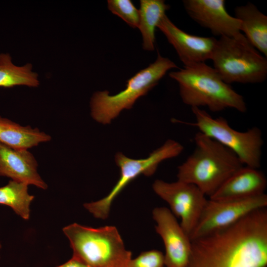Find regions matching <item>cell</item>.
Instances as JSON below:
<instances>
[{
    "label": "cell",
    "mask_w": 267,
    "mask_h": 267,
    "mask_svg": "<svg viewBox=\"0 0 267 267\" xmlns=\"http://www.w3.org/2000/svg\"><path fill=\"white\" fill-rule=\"evenodd\" d=\"M191 241L185 267H267V210Z\"/></svg>",
    "instance_id": "cell-1"
},
{
    "label": "cell",
    "mask_w": 267,
    "mask_h": 267,
    "mask_svg": "<svg viewBox=\"0 0 267 267\" xmlns=\"http://www.w3.org/2000/svg\"><path fill=\"white\" fill-rule=\"evenodd\" d=\"M194 140L193 152L178 167V180L195 185L210 197L243 165L231 150L202 133Z\"/></svg>",
    "instance_id": "cell-2"
},
{
    "label": "cell",
    "mask_w": 267,
    "mask_h": 267,
    "mask_svg": "<svg viewBox=\"0 0 267 267\" xmlns=\"http://www.w3.org/2000/svg\"><path fill=\"white\" fill-rule=\"evenodd\" d=\"M177 81L184 103L192 107H207L212 112L232 108L244 113L245 100L229 84L225 83L215 69L205 63L193 64L169 73Z\"/></svg>",
    "instance_id": "cell-3"
},
{
    "label": "cell",
    "mask_w": 267,
    "mask_h": 267,
    "mask_svg": "<svg viewBox=\"0 0 267 267\" xmlns=\"http://www.w3.org/2000/svg\"><path fill=\"white\" fill-rule=\"evenodd\" d=\"M73 256L91 267H127L132 253L115 226L92 228L73 223L63 228Z\"/></svg>",
    "instance_id": "cell-4"
},
{
    "label": "cell",
    "mask_w": 267,
    "mask_h": 267,
    "mask_svg": "<svg viewBox=\"0 0 267 267\" xmlns=\"http://www.w3.org/2000/svg\"><path fill=\"white\" fill-rule=\"evenodd\" d=\"M177 68L174 62L158 52L155 61L129 79L124 89L114 95H110L107 90L94 93L90 102L91 117L98 123H110L123 110L131 109L136 100L156 86L169 70Z\"/></svg>",
    "instance_id": "cell-5"
},
{
    "label": "cell",
    "mask_w": 267,
    "mask_h": 267,
    "mask_svg": "<svg viewBox=\"0 0 267 267\" xmlns=\"http://www.w3.org/2000/svg\"><path fill=\"white\" fill-rule=\"evenodd\" d=\"M214 68L227 84L262 83L267 76V57L249 42L220 37L211 57Z\"/></svg>",
    "instance_id": "cell-6"
},
{
    "label": "cell",
    "mask_w": 267,
    "mask_h": 267,
    "mask_svg": "<svg viewBox=\"0 0 267 267\" xmlns=\"http://www.w3.org/2000/svg\"><path fill=\"white\" fill-rule=\"evenodd\" d=\"M191 110L195 121H181V123L196 127L199 132L231 150L243 165L256 169L260 167L264 140L259 128L254 127L245 132L237 131L222 117L214 118L198 107H192Z\"/></svg>",
    "instance_id": "cell-7"
},
{
    "label": "cell",
    "mask_w": 267,
    "mask_h": 267,
    "mask_svg": "<svg viewBox=\"0 0 267 267\" xmlns=\"http://www.w3.org/2000/svg\"><path fill=\"white\" fill-rule=\"evenodd\" d=\"M183 150V147L180 143L169 139L145 158L132 159L122 153H117L115 159L120 168V175L117 183L105 197L97 201L86 203L84 207L94 217L106 219L112 202L130 182L142 174L148 177L152 176L161 162L178 156Z\"/></svg>",
    "instance_id": "cell-8"
},
{
    "label": "cell",
    "mask_w": 267,
    "mask_h": 267,
    "mask_svg": "<svg viewBox=\"0 0 267 267\" xmlns=\"http://www.w3.org/2000/svg\"><path fill=\"white\" fill-rule=\"evenodd\" d=\"M267 206V195L265 193L241 200L209 199L189 238L192 240L227 227L250 213Z\"/></svg>",
    "instance_id": "cell-9"
},
{
    "label": "cell",
    "mask_w": 267,
    "mask_h": 267,
    "mask_svg": "<svg viewBox=\"0 0 267 267\" xmlns=\"http://www.w3.org/2000/svg\"><path fill=\"white\" fill-rule=\"evenodd\" d=\"M153 189L170 206L172 213L180 218V224L189 236L207 202L206 195L195 185L178 180L167 182L156 180Z\"/></svg>",
    "instance_id": "cell-10"
},
{
    "label": "cell",
    "mask_w": 267,
    "mask_h": 267,
    "mask_svg": "<svg viewBox=\"0 0 267 267\" xmlns=\"http://www.w3.org/2000/svg\"><path fill=\"white\" fill-rule=\"evenodd\" d=\"M188 15L213 35L249 42L240 31V22L231 16L225 8L224 0H184Z\"/></svg>",
    "instance_id": "cell-11"
},
{
    "label": "cell",
    "mask_w": 267,
    "mask_h": 267,
    "mask_svg": "<svg viewBox=\"0 0 267 267\" xmlns=\"http://www.w3.org/2000/svg\"><path fill=\"white\" fill-rule=\"evenodd\" d=\"M153 218L157 233L165 246L166 267H185L190 254L191 241L170 210L165 207L153 209Z\"/></svg>",
    "instance_id": "cell-12"
},
{
    "label": "cell",
    "mask_w": 267,
    "mask_h": 267,
    "mask_svg": "<svg viewBox=\"0 0 267 267\" xmlns=\"http://www.w3.org/2000/svg\"><path fill=\"white\" fill-rule=\"evenodd\" d=\"M157 27L175 49L184 64L188 66L211 59L217 40L191 35L177 27L164 15Z\"/></svg>",
    "instance_id": "cell-13"
},
{
    "label": "cell",
    "mask_w": 267,
    "mask_h": 267,
    "mask_svg": "<svg viewBox=\"0 0 267 267\" xmlns=\"http://www.w3.org/2000/svg\"><path fill=\"white\" fill-rule=\"evenodd\" d=\"M38 162L26 149H16L0 142V176L46 189L47 185L39 174Z\"/></svg>",
    "instance_id": "cell-14"
},
{
    "label": "cell",
    "mask_w": 267,
    "mask_h": 267,
    "mask_svg": "<svg viewBox=\"0 0 267 267\" xmlns=\"http://www.w3.org/2000/svg\"><path fill=\"white\" fill-rule=\"evenodd\" d=\"M267 180L258 169L248 166L237 170L228 178L210 199L215 200H241L265 193Z\"/></svg>",
    "instance_id": "cell-15"
},
{
    "label": "cell",
    "mask_w": 267,
    "mask_h": 267,
    "mask_svg": "<svg viewBox=\"0 0 267 267\" xmlns=\"http://www.w3.org/2000/svg\"><path fill=\"white\" fill-rule=\"evenodd\" d=\"M235 18L241 24L240 31L247 41L265 57H267V17L253 3L237 6Z\"/></svg>",
    "instance_id": "cell-16"
},
{
    "label": "cell",
    "mask_w": 267,
    "mask_h": 267,
    "mask_svg": "<svg viewBox=\"0 0 267 267\" xmlns=\"http://www.w3.org/2000/svg\"><path fill=\"white\" fill-rule=\"evenodd\" d=\"M38 128L23 126L0 116V142L16 149H26L51 140Z\"/></svg>",
    "instance_id": "cell-17"
},
{
    "label": "cell",
    "mask_w": 267,
    "mask_h": 267,
    "mask_svg": "<svg viewBox=\"0 0 267 267\" xmlns=\"http://www.w3.org/2000/svg\"><path fill=\"white\" fill-rule=\"evenodd\" d=\"M170 5L163 0H140L139 10V28L142 37L143 49H155V31L159 22L166 14Z\"/></svg>",
    "instance_id": "cell-18"
},
{
    "label": "cell",
    "mask_w": 267,
    "mask_h": 267,
    "mask_svg": "<svg viewBox=\"0 0 267 267\" xmlns=\"http://www.w3.org/2000/svg\"><path fill=\"white\" fill-rule=\"evenodd\" d=\"M32 65L27 63L16 66L12 62L9 53L0 54V87L10 88L17 86L37 87L38 74L32 70Z\"/></svg>",
    "instance_id": "cell-19"
},
{
    "label": "cell",
    "mask_w": 267,
    "mask_h": 267,
    "mask_svg": "<svg viewBox=\"0 0 267 267\" xmlns=\"http://www.w3.org/2000/svg\"><path fill=\"white\" fill-rule=\"evenodd\" d=\"M28 185L13 180L0 187V204L10 207L25 220L30 216V206L34 196L29 194Z\"/></svg>",
    "instance_id": "cell-20"
},
{
    "label": "cell",
    "mask_w": 267,
    "mask_h": 267,
    "mask_svg": "<svg viewBox=\"0 0 267 267\" xmlns=\"http://www.w3.org/2000/svg\"><path fill=\"white\" fill-rule=\"evenodd\" d=\"M108 9L116 15L130 26L138 28L139 24V10L130 0H108Z\"/></svg>",
    "instance_id": "cell-21"
},
{
    "label": "cell",
    "mask_w": 267,
    "mask_h": 267,
    "mask_svg": "<svg viewBox=\"0 0 267 267\" xmlns=\"http://www.w3.org/2000/svg\"><path fill=\"white\" fill-rule=\"evenodd\" d=\"M164 256L157 250L141 253L134 259H131L127 267H164Z\"/></svg>",
    "instance_id": "cell-22"
},
{
    "label": "cell",
    "mask_w": 267,
    "mask_h": 267,
    "mask_svg": "<svg viewBox=\"0 0 267 267\" xmlns=\"http://www.w3.org/2000/svg\"><path fill=\"white\" fill-rule=\"evenodd\" d=\"M56 267H91L79 259L73 256L65 263Z\"/></svg>",
    "instance_id": "cell-23"
},
{
    "label": "cell",
    "mask_w": 267,
    "mask_h": 267,
    "mask_svg": "<svg viewBox=\"0 0 267 267\" xmlns=\"http://www.w3.org/2000/svg\"><path fill=\"white\" fill-rule=\"evenodd\" d=\"M1 248V243L0 242V250Z\"/></svg>",
    "instance_id": "cell-24"
},
{
    "label": "cell",
    "mask_w": 267,
    "mask_h": 267,
    "mask_svg": "<svg viewBox=\"0 0 267 267\" xmlns=\"http://www.w3.org/2000/svg\"></svg>",
    "instance_id": "cell-25"
}]
</instances>
